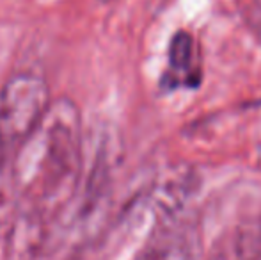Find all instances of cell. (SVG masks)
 I'll return each mask as SVG.
<instances>
[{"label": "cell", "mask_w": 261, "mask_h": 260, "mask_svg": "<svg viewBox=\"0 0 261 260\" xmlns=\"http://www.w3.org/2000/svg\"><path fill=\"white\" fill-rule=\"evenodd\" d=\"M194 59V39L189 32L179 31L171 41V49H169V63L171 69L176 73H185L189 72L190 64Z\"/></svg>", "instance_id": "7"}, {"label": "cell", "mask_w": 261, "mask_h": 260, "mask_svg": "<svg viewBox=\"0 0 261 260\" xmlns=\"http://www.w3.org/2000/svg\"><path fill=\"white\" fill-rule=\"evenodd\" d=\"M100 2H103V4H109V2H114V0H100Z\"/></svg>", "instance_id": "8"}, {"label": "cell", "mask_w": 261, "mask_h": 260, "mask_svg": "<svg viewBox=\"0 0 261 260\" xmlns=\"http://www.w3.org/2000/svg\"><path fill=\"white\" fill-rule=\"evenodd\" d=\"M201 226L185 210L156 221L137 260H204Z\"/></svg>", "instance_id": "3"}, {"label": "cell", "mask_w": 261, "mask_h": 260, "mask_svg": "<svg viewBox=\"0 0 261 260\" xmlns=\"http://www.w3.org/2000/svg\"><path fill=\"white\" fill-rule=\"evenodd\" d=\"M50 219L39 208L18 203L7 223L6 260H38L50 239Z\"/></svg>", "instance_id": "4"}, {"label": "cell", "mask_w": 261, "mask_h": 260, "mask_svg": "<svg viewBox=\"0 0 261 260\" xmlns=\"http://www.w3.org/2000/svg\"><path fill=\"white\" fill-rule=\"evenodd\" d=\"M52 98L45 77L18 72L0 86V146L20 145L48 111Z\"/></svg>", "instance_id": "2"}, {"label": "cell", "mask_w": 261, "mask_h": 260, "mask_svg": "<svg viewBox=\"0 0 261 260\" xmlns=\"http://www.w3.org/2000/svg\"><path fill=\"white\" fill-rule=\"evenodd\" d=\"M82 175V118L76 104L61 98L18 145L13 177L18 203L39 208L52 221L69 205Z\"/></svg>", "instance_id": "1"}, {"label": "cell", "mask_w": 261, "mask_h": 260, "mask_svg": "<svg viewBox=\"0 0 261 260\" xmlns=\"http://www.w3.org/2000/svg\"><path fill=\"white\" fill-rule=\"evenodd\" d=\"M4 146H0V228L7 225L18 205L16 184L13 177V162H9Z\"/></svg>", "instance_id": "6"}, {"label": "cell", "mask_w": 261, "mask_h": 260, "mask_svg": "<svg viewBox=\"0 0 261 260\" xmlns=\"http://www.w3.org/2000/svg\"><path fill=\"white\" fill-rule=\"evenodd\" d=\"M204 260H261V203L222 230Z\"/></svg>", "instance_id": "5"}]
</instances>
